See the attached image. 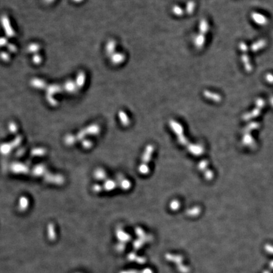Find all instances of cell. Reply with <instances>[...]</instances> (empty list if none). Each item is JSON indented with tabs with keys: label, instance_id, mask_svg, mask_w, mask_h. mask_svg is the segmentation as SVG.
<instances>
[{
	"label": "cell",
	"instance_id": "8",
	"mask_svg": "<svg viewBox=\"0 0 273 273\" xmlns=\"http://www.w3.org/2000/svg\"><path fill=\"white\" fill-rule=\"evenodd\" d=\"M193 43L197 49H202L206 43V35L201 33L198 34L194 38Z\"/></svg>",
	"mask_w": 273,
	"mask_h": 273
},
{
	"label": "cell",
	"instance_id": "7",
	"mask_svg": "<svg viewBox=\"0 0 273 273\" xmlns=\"http://www.w3.org/2000/svg\"><path fill=\"white\" fill-rule=\"evenodd\" d=\"M203 94L204 96L206 98L216 103H219L221 100V97L219 94L208 90H205L203 92Z\"/></svg>",
	"mask_w": 273,
	"mask_h": 273
},
{
	"label": "cell",
	"instance_id": "16",
	"mask_svg": "<svg viewBox=\"0 0 273 273\" xmlns=\"http://www.w3.org/2000/svg\"><path fill=\"white\" fill-rule=\"evenodd\" d=\"M41 49V46L38 43H31L27 47V50L30 53L37 54Z\"/></svg>",
	"mask_w": 273,
	"mask_h": 273
},
{
	"label": "cell",
	"instance_id": "4",
	"mask_svg": "<svg viewBox=\"0 0 273 273\" xmlns=\"http://www.w3.org/2000/svg\"><path fill=\"white\" fill-rule=\"evenodd\" d=\"M30 84L31 87L37 89H46L47 83L46 82L39 78H34L30 82Z\"/></svg>",
	"mask_w": 273,
	"mask_h": 273
},
{
	"label": "cell",
	"instance_id": "10",
	"mask_svg": "<svg viewBox=\"0 0 273 273\" xmlns=\"http://www.w3.org/2000/svg\"><path fill=\"white\" fill-rule=\"evenodd\" d=\"M86 74L83 72L80 71L77 73L75 82L78 88H82L84 86L86 83Z\"/></svg>",
	"mask_w": 273,
	"mask_h": 273
},
{
	"label": "cell",
	"instance_id": "23",
	"mask_svg": "<svg viewBox=\"0 0 273 273\" xmlns=\"http://www.w3.org/2000/svg\"><path fill=\"white\" fill-rule=\"evenodd\" d=\"M180 207V203L177 201H173L170 204V207L173 210H176Z\"/></svg>",
	"mask_w": 273,
	"mask_h": 273
},
{
	"label": "cell",
	"instance_id": "22",
	"mask_svg": "<svg viewBox=\"0 0 273 273\" xmlns=\"http://www.w3.org/2000/svg\"><path fill=\"white\" fill-rule=\"evenodd\" d=\"M46 99L48 101L49 103L51 105H56L57 104V101L53 97V96H51L47 94Z\"/></svg>",
	"mask_w": 273,
	"mask_h": 273
},
{
	"label": "cell",
	"instance_id": "27",
	"mask_svg": "<svg viewBox=\"0 0 273 273\" xmlns=\"http://www.w3.org/2000/svg\"><path fill=\"white\" fill-rule=\"evenodd\" d=\"M266 80L267 82L273 83V75L272 73H267L266 75Z\"/></svg>",
	"mask_w": 273,
	"mask_h": 273
},
{
	"label": "cell",
	"instance_id": "34",
	"mask_svg": "<svg viewBox=\"0 0 273 273\" xmlns=\"http://www.w3.org/2000/svg\"><path fill=\"white\" fill-rule=\"evenodd\" d=\"M76 273H80V272H76Z\"/></svg>",
	"mask_w": 273,
	"mask_h": 273
},
{
	"label": "cell",
	"instance_id": "17",
	"mask_svg": "<svg viewBox=\"0 0 273 273\" xmlns=\"http://www.w3.org/2000/svg\"><path fill=\"white\" fill-rule=\"evenodd\" d=\"M196 8V3L192 0H190V1H188L186 5V8H185V12L188 15H191L193 13L194 10H195Z\"/></svg>",
	"mask_w": 273,
	"mask_h": 273
},
{
	"label": "cell",
	"instance_id": "2",
	"mask_svg": "<svg viewBox=\"0 0 273 273\" xmlns=\"http://www.w3.org/2000/svg\"><path fill=\"white\" fill-rule=\"evenodd\" d=\"M1 24L4 29V33L8 38H13L15 36V32L10 24V21L6 15H3L1 17Z\"/></svg>",
	"mask_w": 273,
	"mask_h": 273
},
{
	"label": "cell",
	"instance_id": "19",
	"mask_svg": "<svg viewBox=\"0 0 273 273\" xmlns=\"http://www.w3.org/2000/svg\"><path fill=\"white\" fill-rule=\"evenodd\" d=\"M172 12L173 13V14H175L176 16L180 17L182 16V15L184 13V11H183V10L180 6L175 5L172 8Z\"/></svg>",
	"mask_w": 273,
	"mask_h": 273
},
{
	"label": "cell",
	"instance_id": "18",
	"mask_svg": "<svg viewBox=\"0 0 273 273\" xmlns=\"http://www.w3.org/2000/svg\"><path fill=\"white\" fill-rule=\"evenodd\" d=\"M192 153L195 155H199L201 154L203 152V149L201 148V146L198 145H191L190 148H188Z\"/></svg>",
	"mask_w": 273,
	"mask_h": 273
},
{
	"label": "cell",
	"instance_id": "15",
	"mask_svg": "<svg viewBox=\"0 0 273 273\" xmlns=\"http://www.w3.org/2000/svg\"><path fill=\"white\" fill-rule=\"evenodd\" d=\"M48 238L51 241H54L56 238L55 229L54 225L49 224L48 227Z\"/></svg>",
	"mask_w": 273,
	"mask_h": 273
},
{
	"label": "cell",
	"instance_id": "3",
	"mask_svg": "<svg viewBox=\"0 0 273 273\" xmlns=\"http://www.w3.org/2000/svg\"><path fill=\"white\" fill-rule=\"evenodd\" d=\"M250 16L254 22L258 25L264 26L267 24V22H268V20H267V18L264 15H262L259 13L252 12L251 13Z\"/></svg>",
	"mask_w": 273,
	"mask_h": 273
},
{
	"label": "cell",
	"instance_id": "33",
	"mask_svg": "<svg viewBox=\"0 0 273 273\" xmlns=\"http://www.w3.org/2000/svg\"><path fill=\"white\" fill-rule=\"evenodd\" d=\"M73 1H74V2H75V3H80V2H82V1H83V0H73Z\"/></svg>",
	"mask_w": 273,
	"mask_h": 273
},
{
	"label": "cell",
	"instance_id": "20",
	"mask_svg": "<svg viewBox=\"0 0 273 273\" xmlns=\"http://www.w3.org/2000/svg\"><path fill=\"white\" fill-rule=\"evenodd\" d=\"M32 62L35 65H39L40 63H41L42 60H43L41 56H40L38 53L34 54V56H32Z\"/></svg>",
	"mask_w": 273,
	"mask_h": 273
},
{
	"label": "cell",
	"instance_id": "9",
	"mask_svg": "<svg viewBox=\"0 0 273 273\" xmlns=\"http://www.w3.org/2000/svg\"><path fill=\"white\" fill-rule=\"evenodd\" d=\"M63 87H64L65 90L67 92L71 93V94L75 93L77 91V89H78L75 82L74 80H71L66 81L65 83H64Z\"/></svg>",
	"mask_w": 273,
	"mask_h": 273
},
{
	"label": "cell",
	"instance_id": "11",
	"mask_svg": "<svg viewBox=\"0 0 273 273\" xmlns=\"http://www.w3.org/2000/svg\"><path fill=\"white\" fill-rule=\"evenodd\" d=\"M62 91L61 87L58 84H51L48 86L46 87L47 94L51 96H53L55 94L61 92Z\"/></svg>",
	"mask_w": 273,
	"mask_h": 273
},
{
	"label": "cell",
	"instance_id": "29",
	"mask_svg": "<svg viewBox=\"0 0 273 273\" xmlns=\"http://www.w3.org/2000/svg\"><path fill=\"white\" fill-rule=\"evenodd\" d=\"M120 273H143V271H136V270H125V271H120Z\"/></svg>",
	"mask_w": 273,
	"mask_h": 273
},
{
	"label": "cell",
	"instance_id": "5",
	"mask_svg": "<svg viewBox=\"0 0 273 273\" xmlns=\"http://www.w3.org/2000/svg\"><path fill=\"white\" fill-rule=\"evenodd\" d=\"M125 56L124 54L122 53V52H115L114 54H113L111 56H110V60H111V62L113 65H118L125 61Z\"/></svg>",
	"mask_w": 273,
	"mask_h": 273
},
{
	"label": "cell",
	"instance_id": "12",
	"mask_svg": "<svg viewBox=\"0 0 273 273\" xmlns=\"http://www.w3.org/2000/svg\"><path fill=\"white\" fill-rule=\"evenodd\" d=\"M267 44V42L265 39H260L256 41L250 46V49L252 52H257L260 49L264 48Z\"/></svg>",
	"mask_w": 273,
	"mask_h": 273
},
{
	"label": "cell",
	"instance_id": "31",
	"mask_svg": "<svg viewBox=\"0 0 273 273\" xmlns=\"http://www.w3.org/2000/svg\"><path fill=\"white\" fill-rule=\"evenodd\" d=\"M199 211H200V209H199L198 208H194L193 209H191L189 212H190V213L191 214V215L194 216V215H197V214H198Z\"/></svg>",
	"mask_w": 273,
	"mask_h": 273
},
{
	"label": "cell",
	"instance_id": "28",
	"mask_svg": "<svg viewBox=\"0 0 273 273\" xmlns=\"http://www.w3.org/2000/svg\"><path fill=\"white\" fill-rule=\"evenodd\" d=\"M1 58L4 61H8L10 59V56L7 52H1Z\"/></svg>",
	"mask_w": 273,
	"mask_h": 273
},
{
	"label": "cell",
	"instance_id": "26",
	"mask_svg": "<svg viewBox=\"0 0 273 273\" xmlns=\"http://www.w3.org/2000/svg\"><path fill=\"white\" fill-rule=\"evenodd\" d=\"M140 173H143V174H146V173H148V171H149V168H148V166H146V165H142V166L140 167Z\"/></svg>",
	"mask_w": 273,
	"mask_h": 273
},
{
	"label": "cell",
	"instance_id": "6",
	"mask_svg": "<svg viewBox=\"0 0 273 273\" xmlns=\"http://www.w3.org/2000/svg\"><path fill=\"white\" fill-rule=\"evenodd\" d=\"M117 48V42L114 40H109L105 46V52L108 56L114 54Z\"/></svg>",
	"mask_w": 273,
	"mask_h": 273
},
{
	"label": "cell",
	"instance_id": "24",
	"mask_svg": "<svg viewBox=\"0 0 273 273\" xmlns=\"http://www.w3.org/2000/svg\"><path fill=\"white\" fill-rule=\"evenodd\" d=\"M7 48H8V50L10 51V52H17V47L16 46H15L14 44H8L7 46Z\"/></svg>",
	"mask_w": 273,
	"mask_h": 273
},
{
	"label": "cell",
	"instance_id": "30",
	"mask_svg": "<svg viewBox=\"0 0 273 273\" xmlns=\"http://www.w3.org/2000/svg\"><path fill=\"white\" fill-rule=\"evenodd\" d=\"M8 44V40L7 38H5V37H3V38L1 39V46H7Z\"/></svg>",
	"mask_w": 273,
	"mask_h": 273
},
{
	"label": "cell",
	"instance_id": "32",
	"mask_svg": "<svg viewBox=\"0 0 273 273\" xmlns=\"http://www.w3.org/2000/svg\"><path fill=\"white\" fill-rule=\"evenodd\" d=\"M55 1V0H44V1L46 3H48V4H50V3H53Z\"/></svg>",
	"mask_w": 273,
	"mask_h": 273
},
{
	"label": "cell",
	"instance_id": "13",
	"mask_svg": "<svg viewBox=\"0 0 273 273\" xmlns=\"http://www.w3.org/2000/svg\"><path fill=\"white\" fill-rule=\"evenodd\" d=\"M116 235L118 239L120 241V242L126 243L130 239V235L128 233L123 232L122 229H118Z\"/></svg>",
	"mask_w": 273,
	"mask_h": 273
},
{
	"label": "cell",
	"instance_id": "1",
	"mask_svg": "<svg viewBox=\"0 0 273 273\" xmlns=\"http://www.w3.org/2000/svg\"><path fill=\"white\" fill-rule=\"evenodd\" d=\"M239 48L242 52V55L241 56V60L243 64L244 68L247 72H250L252 70V66L249 56L247 54L248 52V46L244 42H240L239 44Z\"/></svg>",
	"mask_w": 273,
	"mask_h": 273
},
{
	"label": "cell",
	"instance_id": "25",
	"mask_svg": "<svg viewBox=\"0 0 273 273\" xmlns=\"http://www.w3.org/2000/svg\"><path fill=\"white\" fill-rule=\"evenodd\" d=\"M125 247V243L120 242V243H118L117 245V246H116V249H117V250L118 251V252H122V251L124 250Z\"/></svg>",
	"mask_w": 273,
	"mask_h": 273
},
{
	"label": "cell",
	"instance_id": "21",
	"mask_svg": "<svg viewBox=\"0 0 273 273\" xmlns=\"http://www.w3.org/2000/svg\"><path fill=\"white\" fill-rule=\"evenodd\" d=\"M119 116H120V118L121 119V120L122 121V122L123 123H125V124H127L128 123V117H127V115L126 114V113L123 111H121L120 113H119Z\"/></svg>",
	"mask_w": 273,
	"mask_h": 273
},
{
	"label": "cell",
	"instance_id": "14",
	"mask_svg": "<svg viewBox=\"0 0 273 273\" xmlns=\"http://www.w3.org/2000/svg\"><path fill=\"white\" fill-rule=\"evenodd\" d=\"M209 28V24H208V22L206 20V19H205V18L201 19V20L200 21V23H199V25H198L199 32H200L199 33H201V34L206 35L208 32Z\"/></svg>",
	"mask_w": 273,
	"mask_h": 273
}]
</instances>
